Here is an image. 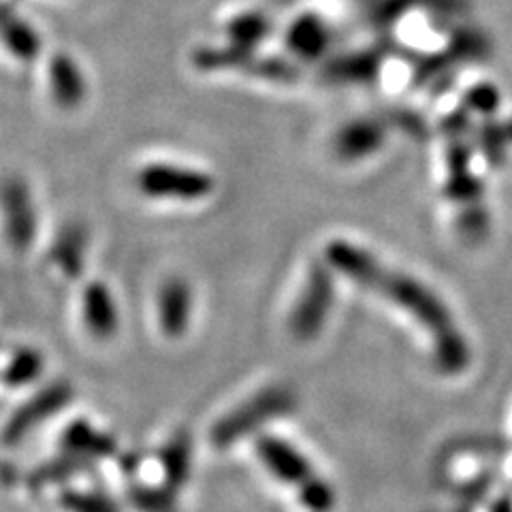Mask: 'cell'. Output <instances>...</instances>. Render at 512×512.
<instances>
[{
  "label": "cell",
  "instance_id": "obj_18",
  "mask_svg": "<svg viewBox=\"0 0 512 512\" xmlns=\"http://www.w3.org/2000/svg\"><path fill=\"white\" fill-rule=\"evenodd\" d=\"M60 506L67 512H120V506L101 491H62Z\"/></svg>",
  "mask_w": 512,
  "mask_h": 512
},
{
  "label": "cell",
  "instance_id": "obj_17",
  "mask_svg": "<svg viewBox=\"0 0 512 512\" xmlns=\"http://www.w3.org/2000/svg\"><path fill=\"white\" fill-rule=\"evenodd\" d=\"M43 355L35 348H20L11 357L3 380L9 387H26V384L35 382L43 374Z\"/></svg>",
  "mask_w": 512,
  "mask_h": 512
},
{
  "label": "cell",
  "instance_id": "obj_6",
  "mask_svg": "<svg viewBox=\"0 0 512 512\" xmlns=\"http://www.w3.org/2000/svg\"><path fill=\"white\" fill-rule=\"evenodd\" d=\"M254 451L271 476L288 487H297L299 495L316 485L320 476L312 468L308 457H303L299 448L278 436H259Z\"/></svg>",
  "mask_w": 512,
  "mask_h": 512
},
{
  "label": "cell",
  "instance_id": "obj_14",
  "mask_svg": "<svg viewBox=\"0 0 512 512\" xmlns=\"http://www.w3.org/2000/svg\"><path fill=\"white\" fill-rule=\"evenodd\" d=\"M190 461H192V440L186 431H178L163 448L160 463H163L167 489L178 491L186 485L190 476Z\"/></svg>",
  "mask_w": 512,
  "mask_h": 512
},
{
  "label": "cell",
  "instance_id": "obj_10",
  "mask_svg": "<svg viewBox=\"0 0 512 512\" xmlns=\"http://www.w3.org/2000/svg\"><path fill=\"white\" fill-rule=\"evenodd\" d=\"M52 99L60 109H77L86 99V79L69 54H56L47 64Z\"/></svg>",
  "mask_w": 512,
  "mask_h": 512
},
{
  "label": "cell",
  "instance_id": "obj_16",
  "mask_svg": "<svg viewBox=\"0 0 512 512\" xmlns=\"http://www.w3.org/2000/svg\"><path fill=\"white\" fill-rule=\"evenodd\" d=\"M269 32V22L263 13H242L227 24V37L231 45L242 47V50L252 52V47L259 45Z\"/></svg>",
  "mask_w": 512,
  "mask_h": 512
},
{
  "label": "cell",
  "instance_id": "obj_15",
  "mask_svg": "<svg viewBox=\"0 0 512 512\" xmlns=\"http://www.w3.org/2000/svg\"><path fill=\"white\" fill-rule=\"evenodd\" d=\"M84 254H86V233L79 227H71L64 231L52 250L54 261L60 265L64 274L71 278H77L79 271H82Z\"/></svg>",
  "mask_w": 512,
  "mask_h": 512
},
{
  "label": "cell",
  "instance_id": "obj_19",
  "mask_svg": "<svg viewBox=\"0 0 512 512\" xmlns=\"http://www.w3.org/2000/svg\"><path fill=\"white\" fill-rule=\"evenodd\" d=\"M131 500L143 512H175V491L137 487L131 491Z\"/></svg>",
  "mask_w": 512,
  "mask_h": 512
},
{
  "label": "cell",
  "instance_id": "obj_4",
  "mask_svg": "<svg viewBox=\"0 0 512 512\" xmlns=\"http://www.w3.org/2000/svg\"><path fill=\"white\" fill-rule=\"evenodd\" d=\"M333 306V282L329 271L320 265H314L306 286L288 316V329L297 340L308 342L325 327L327 316Z\"/></svg>",
  "mask_w": 512,
  "mask_h": 512
},
{
  "label": "cell",
  "instance_id": "obj_13",
  "mask_svg": "<svg viewBox=\"0 0 512 512\" xmlns=\"http://www.w3.org/2000/svg\"><path fill=\"white\" fill-rule=\"evenodd\" d=\"M327 41V26L312 13L301 15V18H297L286 30L288 50L301 58L320 56L327 47Z\"/></svg>",
  "mask_w": 512,
  "mask_h": 512
},
{
  "label": "cell",
  "instance_id": "obj_1",
  "mask_svg": "<svg viewBox=\"0 0 512 512\" xmlns=\"http://www.w3.org/2000/svg\"><path fill=\"white\" fill-rule=\"evenodd\" d=\"M327 256L346 276L365 286L376 288L378 293L397 301L399 306L412 312L421 320L423 327H429L438 346V357L446 367H461L466 363V344H463V338H459V333L455 331L453 320L448 318L440 303L431 299L421 286H416L404 276L393 274V271L382 269L370 254L344 242L331 244Z\"/></svg>",
  "mask_w": 512,
  "mask_h": 512
},
{
  "label": "cell",
  "instance_id": "obj_12",
  "mask_svg": "<svg viewBox=\"0 0 512 512\" xmlns=\"http://www.w3.org/2000/svg\"><path fill=\"white\" fill-rule=\"evenodd\" d=\"M0 41L22 62L35 60L41 52V39L37 32L5 0H0Z\"/></svg>",
  "mask_w": 512,
  "mask_h": 512
},
{
  "label": "cell",
  "instance_id": "obj_7",
  "mask_svg": "<svg viewBox=\"0 0 512 512\" xmlns=\"http://www.w3.org/2000/svg\"><path fill=\"white\" fill-rule=\"evenodd\" d=\"M5 233L15 250H28L37 235V210L28 184L22 178H9L0 188Z\"/></svg>",
  "mask_w": 512,
  "mask_h": 512
},
{
  "label": "cell",
  "instance_id": "obj_2",
  "mask_svg": "<svg viewBox=\"0 0 512 512\" xmlns=\"http://www.w3.org/2000/svg\"><path fill=\"white\" fill-rule=\"evenodd\" d=\"M295 406L297 397L284 384L261 389L259 393L248 397L244 404L220 416L212 427V444L216 448H231L235 442L256 434L263 425L291 414Z\"/></svg>",
  "mask_w": 512,
  "mask_h": 512
},
{
  "label": "cell",
  "instance_id": "obj_11",
  "mask_svg": "<svg viewBox=\"0 0 512 512\" xmlns=\"http://www.w3.org/2000/svg\"><path fill=\"white\" fill-rule=\"evenodd\" d=\"M62 453L82 457L86 461H96L114 455L116 442L103 431H96L88 421H73L60 438Z\"/></svg>",
  "mask_w": 512,
  "mask_h": 512
},
{
  "label": "cell",
  "instance_id": "obj_3",
  "mask_svg": "<svg viewBox=\"0 0 512 512\" xmlns=\"http://www.w3.org/2000/svg\"><path fill=\"white\" fill-rule=\"evenodd\" d=\"M137 186L150 199L201 201L210 197L216 182L210 173L173 163H150L137 173Z\"/></svg>",
  "mask_w": 512,
  "mask_h": 512
},
{
  "label": "cell",
  "instance_id": "obj_9",
  "mask_svg": "<svg viewBox=\"0 0 512 512\" xmlns=\"http://www.w3.org/2000/svg\"><path fill=\"white\" fill-rule=\"evenodd\" d=\"M82 316L86 329L96 340L114 338L120 325V316L114 295H111L107 284L90 282L86 286L82 295Z\"/></svg>",
  "mask_w": 512,
  "mask_h": 512
},
{
  "label": "cell",
  "instance_id": "obj_8",
  "mask_svg": "<svg viewBox=\"0 0 512 512\" xmlns=\"http://www.w3.org/2000/svg\"><path fill=\"white\" fill-rule=\"evenodd\" d=\"M192 291L182 278H169L158 295V323L167 338L178 340L188 331L192 320Z\"/></svg>",
  "mask_w": 512,
  "mask_h": 512
},
{
  "label": "cell",
  "instance_id": "obj_5",
  "mask_svg": "<svg viewBox=\"0 0 512 512\" xmlns=\"http://www.w3.org/2000/svg\"><path fill=\"white\" fill-rule=\"evenodd\" d=\"M75 399V391L69 382L56 380L47 384L39 393L32 395L30 399L11 414V419L5 425L3 442L9 446H15L22 442L30 431H35L45 421L54 419Z\"/></svg>",
  "mask_w": 512,
  "mask_h": 512
}]
</instances>
